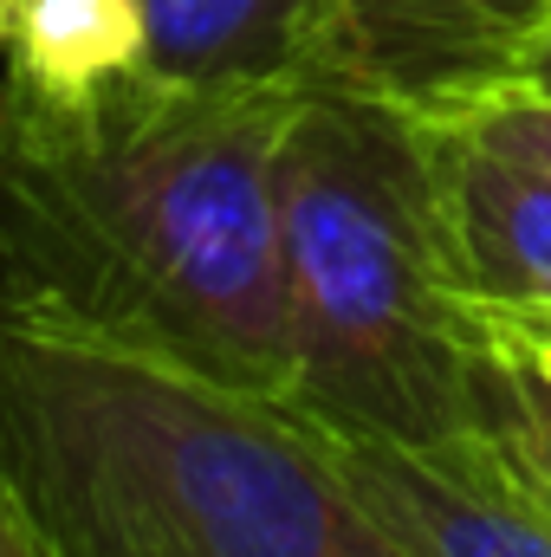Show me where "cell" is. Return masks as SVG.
Here are the masks:
<instances>
[{"mask_svg":"<svg viewBox=\"0 0 551 557\" xmlns=\"http://www.w3.org/2000/svg\"><path fill=\"white\" fill-rule=\"evenodd\" d=\"M298 91L156 72L85 98L0 78V298L292 389L279 143Z\"/></svg>","mask_w":551,"mask_h":557,"instance_id":"1","label":"cell"},{"mask_svg":"<svg viewBox=\"0 0 551 557\" xmlns=\"http://www.w3.org/2000/svg\"><path fill=\"white\" fill-rule=\"evenodd\" d=\"M0 473L59 557H409L331 428L0 298Z\"/></svg>","mask_w":551,"mask_h":557,"instance_id":"2","label":"cell"},{"mask_svg":"<svg viewBox=\"0 0 551 557\" xmlns=\"http://www.w3.org/2000/svg\"><path fill=\"white\" fill-rule=\"evenodd\" d=\"M292 389L331 434L461 447L480 434L487 318L461 298L428 131L409 104L305 85L279 143Z\"/></svg>","mask_w":551,"mask_h":557,"instance_id":"3","label":"cell"},{"mask_svg":"<svg viewBox=\"0 0 551 557\" xmlns=\"http://www.w3.org/2000/svg\"><path fill=\"white\" fill-rule=\"evenodd\" d=\"M551 0H338L331 59L318 85H351L415 117H448L500 91L526 33Z\"/></svg>","mask_w":551,"mask_h":557,"instance_id":"4","label":"cell"},{"mask_svg":"<svg viewBox=\"0 0 551 557\" xmlns=\"http://www.w3.org/2000/svg\"><path fill=\"white\" fill-rule=\"evenodd\" d=\"M331 441L409 557H551V506L506 467L487 428L461 447Z\"/></svg>","mask_w":551,"mask_h":557,"instance_id":"5","label":"cell"},{"mask_svg":"<svg viewBox=\"0 0 551 557\" xmlns=\"http://www.w3.org/2000/svg\"><path fill=\"white\" fill-rule=\"evenodd\" d=\"M441 240L480 318H551V169L454 117H421Z\"/></svg>","mask_w":551,"mask_h":557,"instance_id":"6","label":"cell"},{"mask_svg":"<svg viewBox=\"0 0 551 557\" xmlns=\"http://www.w3.org/2000/svg\"><path fill=\"white\" fill-rule=\"evenodd\" d=\"M143 72L215 91H305L325 78L338 0H137Z\"/></svg>","mask_w":551,"mask_h":557,"instance_id":"7","label":"cell"},{"mask_svg":"<svg viewBox=\"0 0 551 557\" xmlns=\"http://www.w3.org/2000/svg\"><path fill=\"white\" fill-rule=\"evenodd\" d=\"M131 72H143L137 0H13L0 78L46 98H85Z\"/></svg>","mask_w":551,"mask_h":557,"instance_id":"8","label":"cell"},{"mask_svg":"<svg viewBox=\"0 0 551 557\" xmlns=\"http://www.w3.org/2000/svg\"><path fill=\"white\" fill-rule=\"evenodd\" d=\"M480 428L506 454V467L551 506V363L500 318H487L480 357Z\"/></svg>","mask_w":551,"mask_h":557,"instance_id":"9","label":"cell"},{"mask_svg":"<svg viewBox=\"0 0 551 557\" xmlns=\"http://www.w3.org/2000/svg\"><path fill=\"white\" fill-rule=\"evenodd\" d=\"M493 98H551V20L519 39V52H513V65H506Z\"/></svg>","mask_w":551,"mask_h":557,"instance_id":"10","label":"cell"},{"mask_svg":"<svg viewBox=\"0 0 551 557\" xmlns=\"http://www.w3.org/2000/svg\"><path fill=\"white\" fill-rule=\"evenodd\" d=\"M0 557H59L39 539V525H33V512L20 506V493L7 486V473H0Z\"/></svg>","mask_w":551,"mask_h":557,"instance_id":"11","label":"cell"},{"mask_svg":"<svg viewBox=\"0 0 551 557\" xmlns=\"http://www.w3.org/2000/svg\"><path fill=\"white\" fill-rule=\"evenodd\" d=\"M500 324H513V331H519V337H526V344L551 363V318H500Z\"/></svg>","mask_w":551,"mask_h":557,"instance_id":"12","label":"cell"},{"mask_svg":"<svg viewBox=\"0 0 551 557\" xmlns=\"http://www.w3.org/2000/svg\"><path fill=\"white\" fill-rule=\"evenodd\" d=\"M7 26H13V0H0V52H7Z\"/></svg>","mask_w":551,"mask_h":557,"instance_id":"13","label":"cell"}]
</instances>
